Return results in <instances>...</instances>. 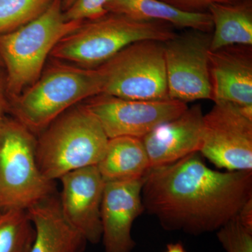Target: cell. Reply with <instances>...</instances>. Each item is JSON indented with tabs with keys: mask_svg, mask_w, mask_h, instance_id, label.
<instances>
[{
	"mask_svg": "<svg viewBox=\"0 0 252 252\" xmlns=\"http://www.w3.org/2000/svg\"><path fill=\"white\" fill-rule=\"evenodd\" d=\"M36 140L22 123L3 120L0 125V211L27 210L56 194L55 181L38 166Z\"/></svg>",
	"mask_w": 252,
	"mask_h": 252,
	"instance_id": "5",
	"label": "cell"
},
{
	"mask_svg": "<svg viewBox=\"0 0 252 252\" xmlns=\"http://www.w3.org/2000/svg\"><path fill=\"white\" fill-rule=\"evenodd\" d=\"M199 153L218 168L252 171V106L215 102L203 116Z\"/></svg>",
	"mask_w": 252,
	"mask_h": 252,
	"instance_id": "8",
	"label": "cell"
},
{
	"mask_svg": "<svg viewBox=\"0 0 252 252\" xmlns=\"http://www.w3.org/2000/svg\"><path fill=\"white\" fill-rule=\"evenodd\" d=\"M0 212H1V211H0Z\"/></svg>",
	"mask_w": 252,
	"mask_h": 252,
	"instance_id": "27",
	"label": "cell"
},
{
	"mask_svg": "<svg viewBox=\"0 0 252 252\" xmlns=\"http://www.w3.org/2000/svg\"><path fill=\"white\" fill-rule=\"evenodd\" d=\"M182 11L190 13L207 12L209 7L216 4H229L241 0H162Z\"/></svg>",
	"mask_w": 252,
	"mask_h": 252,
	"instance_id": "23",
	"label": "cell"
},
{
	"mask_svg": "<svg viewBox=\"0 0 252 252\" xmlns=\"http://www.w3.org/2000/svg\"><path fill=\"white\" fill-rule=\"evenodd\" d=\"M203 116L200 104H195L144 136L142 140L151 168L168 165L199 152Z\"/></svg>",
	"mask_w": 252,
	"mask_h": 252,
	"instance_id": "13",
	"label": "cell"
},
{
	"mask_svg": "<svg viewBox=\"0 0 252 252\" xmlns=\"http://www.w3.org/2000/svg\"><path fill=\"white\" fill-rule=\"evenodd\" d=\"M237 218L245 228L252 230V199H250L242 207L237 215Z\"/></svg>",
	"mask_w": 252,
	"mask_h": 252,
	"instance_id": "24",
	"label": "cell"
},
{
	"mask_svg": "<svg viewBox=\"0 0 252 252\" xmlns=\"http://www.w3.org/2000/svg\"><path fill=\"white\" fill-rule=\"evenodd\" d=\"M96 166L104 182L143 178L151 168L142 139L132 137L109 139Z\"/></svg>",
	"mask_w": 252,
	"mask_h": 252,
	"instance_id": "17",
	"label": "cell"
},
{
	"mask_svg": "<svg viewBox=\"0 0 252 252\" xmlns=\"http://www.w3.org/2000/svg\"><path fill=\"white\" fill-rule=\"evenodd\" d=\"M26 211L35 231L31 252H83L85 250L88 242L64 219L57 193Z\"/></svg>",
	"mask_w": 252,
	"mask_h": 252,
	"instance_id": "15",
	"label": "cell"
},
{
	"mask_svg": "<svg viewBox=\"0 0 252 252\" xmlns=\"http://www.w3.org/2000/svg\"><path fill=\"white\" fill-rule=\"evenodd\" d=\"M143 178L104 182L101 204L102 239L105 252H132L134 221L144 211Z\"/></svg>",
	"mask_w": 252,
	"mask_h": 252,
	"instance_id": "12",
	"label": "cell"
},
{
	"mask_svg": "<svg viewBox=\"0 0 252 252\" xmlns=\"http://www.w3.org/2000/svg\"><path fill=\"white\" fill-rule=\"evenodd\" d=\"M177 35L167 23L139 21L108 13L89 21L56 44L51 56L81 67L94 69L112 59L126 46L137 41L165 42Z\"/></svg>",
	"mask_w": 252,
	"mask_h": 252,
	"instance_id": "3",
	"label": "cell"
},
{
	"mask_svg": "<svg viewBox=\"0 0 252 252\" xmlns=\"http://www.w3.org/2000/svg\"><path fill=\"white\" fill-rule=\"evenodd\" d=\"M103 127L109 139H142L158 126L181 115L187 103L171 98L140 100L100 94L86 104Z\"/></svg>",
	"mask_w": 252,
	"mask_h": 252,
	"instance_id": "10",
	"label": "cell"
},
{
	"mask_svg": "<svg viewBox=\"0 0 252 252\" xmlns=\"http://www.w3.org/2000/svg\"><path fill=\"white\" fill-rule=\"evenodd\" d=\"M59 196L64 219L86 239L97 244L102 239L100 210L104 181L97 166L78 169L59 179Z\"/></svg>",
	"mask_w": 252,
	"mask_h": 252,
	"instance_id": "11",
	"label": "cell"
},
{
	"mask_svg": "<svg viewBox=\"0 0 252 252\" xmlns=\"http://www.w3.org/2000/svg\"><path fill=\"white\" fill-rule=\"evenodd\" d=\"M211 36L189 30L164 42L169 98L187 104L212 99L209 65Z\"/></svg>",
	"mask_w": 252,
	"mask_h": 252,
	"instance_id": "9",
	"label": "cell"
},
{
	"mask_svg": "<svg viewBox=\"0 0 252 252\" xmlns=\"http://www.w3.org/2000/svg\"><path fill=\"white\" fill-rule=\"evenodd\" d=\"M55 0H0V34L10 32L41 16Z\"/></svg>",
	"mask_w": 252,
	"mask_h": 252,
	"instance_id": "20",
	"label": "cell"
},
{
	"mask_svg": "<svg viewBox=\"0 0 252 252\" xmlns=\"http://www.w3.org/2000/svg\"><path fill=\"white\" fill-rule=\"evenodd\" d=\"M142 199L144 210L165 230L192 235L217 232L252 199V171L212 170L197 152L150 168Z\"/></svg>",
	"mask_w": 252,
	"mask_h": 252,
	"instance_id": "1",
	"label": "cell"
},
{
	"mask_svg": "<svg viewBox=\"0 0 252 252\" xmlns=\"http://www.w3.org/2000/svg\"><path fill=\"white\" fill-rule=\"evenodd\" d=\"M217 238L226 252H252V230L235 217L217 231Z\"/></svg>",
	"mask_w": 252,
	"mask_h": 252,
	"instance_id": "21",
	"label": "cell"
},
{
	"mask_svg": "<svg viewBox=\"0 0 252 252\" xmlns=\"http://www.w3.org/2000/svg\"><path fill=\"white\" fill-rule=\"evenodd\" d=\"M164 252H188L186 250L183 244L181 243H170L167 245L166 250Z\"/></svg>",
	"mask_w": 252,
	"mask_h": 252,
	"instance_id": "25",
	"label": "cell"
},
{
	"mask_svg": "<svg viewBox=\"0 0 252 252\" xmlns=\"http://www.w3.org/2000/svg\"><path fill=\"white\" fill-rule=\"evenodd\" d=\"M95 69L101 94L140 100L169 98L164 42L133 43Z\"/></svg>",
	"mask_w": 252,
	"mask_h": 252,
	"instance_id": "7",
	"label": "cell"
},
{
	"mask_svg": "<svg viewBox=\"0 0 252 252\" xmlns=\"http://www.w3.org/2000/svg\"><path fill=\"white\" fill-rule=\"evenodd\" d=\"M209 65L214 102L252 106V46L210 51Z\"/></svg>",
	"mask_w": 252,
	"mask_h": 252,
	"instance_id": "14",
	"label": "cell"
},
{
	"mask_svg": "<svg viewBox=\"0 0 252 252\" xmlns=\"http://www.w3.org/2000/svg\"><path fill=\"white\" fill-rule=\"evenodd\" d=\"M101 94L97 69L54 66L15 102L18 122L32 132L45 129L68 109Z\"/></svg>",
	"mask_w": 252,
	"mask_h": 252,
	"instance_id": "6",
	"label": "cell"
},
{
	"mask_svg": "<svg viewBox=\"0 0 252 252\" xmlns=\"http://www.w3.org/2000/svg\"><path fill=\"white\" fill-rule=\"evenodd\" d=\"M5 109H6V102H5L4 97L3 95L2 88L0 84V125L4 119Z\"/></svg>",
	"mask_w": 252,
	"mask_h": 252,
	"instance_id": "26",
	"label": "cell"
},
{
	"mask_svg": "<svg viewBox=\"0 0 252 252\" xmlns=\"http://www.w3.org/2000/svg\"><path fill=\"white\" fill-rule=\"evenodd\" d=\"M105 8L108 13L139 21L167 23L176 28L205 32L213 31L209 12H187L162 0H108Z\"/></svg>",
	"mask_w": 252,
	"mask_h": 252,
	"instance_id": "16",
	"label": "cell"
},
{
	"mask_svg": "<svg viewBox=\"0 0 252 252\" xmlns=\"http://www.w3.org/2000/svg\"><path fill=\"white\" fill-rule=\"evenodd\" d=\"M108 0H65L63 15L68 21H93L108 14L105 6Z\"/></svg>",
	"mask_w": 252,
	"mask_h": 252,
	"instance_id": "22",
	"label": "cell"
},
{
	"mask_svg": "<svg viewBox=\"0 0 252 252\" xmlns=\"http://www.w3.org/2000/svg\"><path fill=\"white\" fill-rule=\"evenodd\" d=\"M213 23L211 51L232 46H252V1L241 0L209 7Z\"/></svg>",
	"mask_w": 252,
	"mask_h": 252,
	"instance_id": "18",
	"label": "cell"
},
{
	"mask_svg": "<svg viewBox=\"0 0 252 252\" xmlns=\"http://www.w3.org/2000/svg\"><path fill=\"white\" fill-rule=\"evenodd\" d=\"M82 23L66 21L61 0H55L39 17L14 31L0 34V56L7 70L9 90L18 94L34 84L56 44Z\"/></svg>",
	"mask_w": 252,
	"mask_h": 252,
	"instance_id": "4",
	"label": "cell"
},
{
	"mask_svg": "<svg viewBox=\"0 0 252 252\" xmlns=\"http://www.w3.org/2000/svg\"><path fill=\"white\" fill-rule=\"evenodd\" d=\"M34 235L26 210L0 212V252H31Z\"/></svg>",
	"mask_w": 252,
	"mask_h": 252,
	"instance_id": "19",
	"label": "cell"
},
{
	"mask_svg": "<svg viewBox=\"0 0 252 252\" xmlns=\"http://www.w3.org/2000/svg\"><path fill=\"white\" fill-rule=\"evenodd\" d=\"M108 141L98 119L81 106L63 113L36 140L38 166L51 181L78 169L96 166Z\"/></svg>",
	"mask_w": 252,
	"mask_h": 252,
	"instance_id": "2",
	"label": "cell"
}]
</instances>
